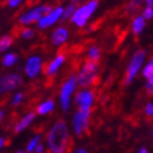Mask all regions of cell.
<instances>
[{
    "label": "cell",
    "mask_w": 153,
    "mask_h": 153,
    "mask_svg": "<svg viewBox=\"0 0 153 153\" xmlns=\"http://www.w3.org/2000/svg\"><path fill=\"white\" fill-rule=\"evenodd\" d=\"M48 142L53 153H68L71 149V141L67 127L64 121H59L52 127L48 136Z\"/></svg>",
    "instance_id": "cell-1"
},
{
    "label": "cell",
    "mask_w": 153,
    "mask_h": 153,
    "mask_svg": "<svg viewBox=\"0 0 153 153\" xmlns=\"http://www.w3.org/2000/svg\"><path fill=\"white\" fill-rule=\"evenodd\" d=\"M97 66H98V61H92V60H87L79 76V85L80 86H90L92 83H96L98 81L97 77Z\"/></svg>",
    "instance_id": "cell-2"
},
{
    "label": "cell",
    "mask_w": 153,
    "mask_h": 153,
    "mask_svg": "<svg viewBox=\"0 0 153 153\" xmlns=\"http://www.w3.org/2000/svg\"><path fill=\"white\" fill-rule=\"evenodd\" d=\"M97 4H98L97 1H90L87 5L79 7V9L75 11V14L71 16V20L75 22V24H77L79 26H83L86 24L87 19L91 16V14H92L97 7Z\"/></svg>",
    "instance_id": "cell-3"
},
{
    "label": "cell",
    "mask_w": 153,
    "mask_h": 153,
    "mask_svg": "<svg viewBox=\"0 0 153 153\" xmlns=\"http://www.w3.org/2000/svg\"><path fill=\"white\" fill-rule=\"evenodd\" d=\"M143 59H144V51L143 50H138L137 51L132 60H131V62H129V66L127 68V74H126V80H125V83L126 85H128L129 82L132 81V79L136 76V74L140 70V67L143 62Z\"/></svg>",
    "instance_id": "cell-4"
},
{
    "label": "cell",
    "mask_w": 153,
    "mask_h": 153,
    "mask_svg": "<svg viewBox=\"0 0 153 153\" xmlns=\"http://www.w3.org/2000/svg\"><path fill=\"white\" fill-rule=\"evenodd\" d=\"M90 111H82V110H80L77 113L75 114L74 127H75V132H76V134H77V136H82L83 133L87 131Z\"/></svg>",
    "instance_id": "cell-5"
},
{
    "label": "cell",
    "mask_w": 153,
    "mask_h": 153,
    "mask_svg": "<svg viewBox=\"0 0 153 153\" xmlns=\"http://www.w3.org/2000/svg\"><path fill=\"white\" fill-rule=\"evenodd\" d=\"M75 85H76V79L75 76H71L61 87V106H62V110L65 111H67L68 107H70V95L75 90Z\"/></svg>",
    "instance_id": "cell-6"
},
{
    "label": "cell",
    "mask_w": 153,
    "mask_h": 153,
    "mask_svg": "<svg viewBox=\"0 0 153 153\" xmlns=\"http://www.w3.org/2000/svg\"><path fill=\"white\" fill-rule=\"evenodd\" d=\"M21 83V77L16 74L6 75L0 79V94H5L7 91L14 90Z\"/></svg>",
    "instance_id": "cell-7"
},
{
    "label": "cell",
    "mask_w": 153,
    "mask_h": 153,
    "mask_svg": "<svg viewBox=\"0 0 153 153\" xmlns=\"http://www.w3.org/2000/svg\"><path fill=\"white\" fill-rule=\"evenodd\" d=\"M92 100H94V96H92V92H90V91H81L76 96V102L80 106V110L82 111H90L91 105H92Z\"/></svg>",
    "instance_id": "cell-8"
},
{
    "label": "cell",
    "mask_w": 153,
    "mask_h": 153,
    "mask_svg": "<svg viewBox=\"0 0 153 153\" xmlns=\"http://www.w3.org/2000/svg\"><path fill=\"white\" fill-rule=\"evenodd\" d=\"M46 14L45 11V6H41V7H36V9H33L30 10L29 13L24 14L20 18V22L21 24H30V22H34V21H37V20H41V15L42 14Z\"/></svg>",
    "instance_id": "cell-9"
},
{
    "label": "cell",
    "mask_w": 153,
    "mask_h": 153,
    "mask_svg": "<svg viewBox=\"0 0 153 153\" xmlns=\"http://www.w3.org/2000/svg\"><path fill=\"white\" fill-rule=\"evenodd\" d=\"M62 13H64L62 7H61V6L56 7V9L53 10L52 13H50L49 15H46V16L42 18V19L39 21V26H40L41 29L49 27V26H50V25H52L55 21H57V20H59V18L61 16V14H62Z\"/></svg>",
    "instance_id": "cell-10"
},
{
    "label": "cell",
    "mask_w": 153,
    "mask_h": 153,
    "mask_svg": "<svg viewBox=\"0 0 153 153\" xmlns=\"http://www.w3.org/2000/svg\"><path fill=\"white\" fill-rule=\"evenodd\" d=\"M40 68H41V60H40V57L33 56V57L29 59L27 64L25 66V72L30 76V77H34V76H36L37 74L40 72Z\"/></svg>",
    "instance_id": "cell-11"
},
{
    "label": "cell",
    "mask_w": 153,
    "mask_h": 153,
    "mask_svg": "<svg viewBox=\"0 0 153 153\" xmlns=\"http://www.w3.org/2000/svg\"><path fill=\"white\" fill-rule=\"evenodd\" d=\"M64 51L62 50H60L59 51V55L56 56V59L52 61V62L49 65V67H48V70H46V74L49 75V76H52V75H55V72L57 71V68L61 66V64L65 61V55H64Z\"/></svg>",
    "instance_id": "cell-12"
},
{
    "label": "cell",
    "mask_w": 153,
    "mask_h": 153,
    "mask_svg": "<svg viewBox=\"0 0 153 153\" xmlns=\"http://www.w3.org/2000/svg\"><path fill=\"white\" fill-rule=\"evenodd\" d=\"M66 39H67V30L65 27H59L53 31L51 41L55 45H61V44H64L66 41Z\"/></svg>",
    "instance_id": "cell-13"
},
{
    "label": "cell",
    "mask_w": 153,
    "mask_h": 153,
    "mask_svg": "<svg viewBox=\"0 0 153 153\" xmlns=\"http://www.w3.org/2000/svg\"><path fill=\"white\" fill-rule=\"evenodd\" d=\"M34 118H35V113H34V112H30L29 114H26V116L22 118L16 126H15V133H18V132L21 131V129L26 128V127L29 126V123H30V122H31Z\"/></svg>",
    "instance_id": "cell-14"
},
{
    "label": "cell",
    "mask_w": 153,
    "mask_h": 153,
    "mask_svg": "<svg viewBox=\"0 0 153 153\" xmlns=\"http://www.w3.org/2000/svg\"><path fill=\"white\" fill-rule=\"evenodd\" d=\"M52 108H53V101L49 100V101L41 103L39 107H37V113H40V114H45V113L50 112Z\"/></svg>",
    "instance_id": "cell-15"
},
{
    "label": "cell",
    "mask_w": 153,
    "mask_h": 153,
    "mask_svg": "<svg viewBox=\"0 0 153 153\" xmlns=\"http://www.w3.org/2000/svg\"><path fill=\"white\" fill-rule=\"evenodd\" d=\"M133 31L134 34H140L142 31V29L144 27V18L143 16H137L133 20Z\"/></svg>",
    "instance_id": "cell-16"
},
{
    "label": "cell",
    "mask_w": 153,
    "mask_h": 153,
    "mask_svg": "<svg viewBox=\"0 0 153 153\" xmlns=\"http://www.w3.org/2000/svg\"><path fill=\"white\" fill-rule=\"evenodd\" d=\"M11 44H13V36L6 35V36L0 37V52L6 50L7 48H10Z\"/></svg>",
    "instance_id": "cell-17"
},
{
    "label": "cell",
    "mask_w": 153,
    "mask_h": 153,
    "mask_svg": "<svg viewBox=\"0 0 153 153\" xmlns=\"http://www.w3.org/2000/svg\"><path fill=\"white\" fill-rule=\"evenodd\" d=\"M16 60H18V56L15 55V53H7V55L4 56L3 62H4L5 66H11V65H14L15 62H16Z\"/></svg>",
    "instance_id": "cell-18"
},
{
    "label": "cell",
    "mask_w": 153,
    "mask_h": 153,
    "mask_svg": "<svg viewBox=\"0 0 153 153\" xmlns=\"http://www.w3.org/2000/svg\"><path fill=\"white\" fill-rule=\"evenodd\" d=\"M143 76H144V77H147L148 80L153 79V60H151V62H149L146 67H144Z\"/></svg>",
    "instance_id": "cell-19"
},
{
    "label": "cell",
    "mask_w": 153,
    "mask_h": 153,
    "mask_svg": "<svg viewBox=\"0 0 153 153\" xmlns=\"http://www.w3.org/2000/svg\"><path fill=\"white\" fill-rule=\"evenodd\" d=\"M100 49L98 48H92L90 50V60L92 61H98V59H100Z\"/></svg>",
    "instance_id": "cell-20"
},
{
    "label": "cell",
    "mask_w": 153,
    "mask_h": 153,
    "mask_svg": "<svg viewBox=\"0 0 153 153\" xmlns=\"http://www.w3.org/2000/svg\"><path fill=\"white\" fill-rule=\"evenodd\" d=\"M39 140H40V137L39 136H36V137H34V138L30 141V143H29V146H27V152H33L35 148H36V146H37V142H39Z\"/></svg>",
    "instance_id": "cell-21"
},
{
    "label": "cell",
    "mask_w": 153,
    "mask_h": 153,
    "mask_svg": "<svg viewBox=\"0 0 153 153\" xmlns=\"http://www.w3.org/2000/svg\"><path fill=\"white\" fill-rule=\"evenodd\" d=\"M75 11V4H70L67 7H66V10L64 11V19H67V18H70L71 16V14Z\"/></svg>",
    "instance_id": "cell-22"
},
{
    "label": "cell",
    "mask_w": 153,
    "mask_h": 153,
    "mask_svg": "<svg viewBox=\"0 0 153 153\" xmlns=\"http://www.w3.org/2000/svg\"><path fill=\"white\" fill-rule=\"evenodd\" d=\"M20 34L22 35V37H25V39H30V37H33V36H34L35 33L31 29H22Z\"/></svg>",
    "instance_id": "cell-23"
},
{
    "label": "cell",
    "mask_w": 153,
    "mask_h": 153,
    "mask_svg": "<svg viewBox=\"0 0 153 153\" xmlns=\"http://www.w3.org/2000/svg\"><path fill=\"white\" fill-rule=\"evenodd\" d=\"M153 16V9L152 7H146V9L143 10V18L144 19H151Z\"/></svg>",
    "instance_id": "cell-24"
},
{
    "label": "cell",
    "mask_w": 153,
    "mask_h": 153,
    "mask_svg": "<svg viewBox=\"0 0 153 153\" xmlns=\"http://www.w3.org/2000/svg\"><path fill=\"white\" fill-rule=\"evenodd\" d=\"M146 90H147V92H148L149 95H153V79L148 80L147 85H146Z\"/></svg>",
    "instance_id": "cell-25"
},
{
    "label": "cell",
    "mask_w": 153,
    "mask_h": 153,
    "mask_svg": "<svg viewBox=\"0 0 153 153\" xmlns=\"http://www.w3.org/2000/svg\"><path fill=\"white\" fill-rule=\"evenodd\" d=\"M146 113L148 117H152L153 118V103H148L147 107H146Z\"/></svg>",
    "instance_id": "cell-26"
},
{
    "label": "cell",
    "mask_w": 153,
    "mask_h": 153,
    "mask_svg": "<svg viewBox=\"0 0 153 153\" xmlns=\"http://www.w3.org/2000/svg\"><path fill=\"white\" fill-rule=\"evenodd\" d=\"M21 100H22V94H16V96H15L13 100V105H18Z\"/></svg>",
    "instance_id": "cell-27"
},
{
    "label": "cell",
    "mask_w": 153,
    "mask_h": 153,
    "mask_svg": "<svg viewBox=\"0 0 153 153\" xmlns=\"http://www.w3.org/2000/svg\"><path fill=\"white\" fill-rule=\"evenodd\" d=\"M42 149H44L42 144H37L36 148H35V153H41V152H42Z\"/></svg>",
    "instance_id": "cell-28"
},
{
    "label": "cell",
    "mask_w": 153,
    "mask_h": 153,
    "mask_svg": "<svg viewBox=\"0 0 153 153\" xmlns=\"http://www.w3.org/2000/svg\"><path fill=\"white\" fill-rule=\"evenodd\" d=\"M19 4H20L19 0H15V1H13V0H11V1H9V5H10V6H16V5H19Z\"/></svg>",
    "instance_id": "cell-29"
},
{
    "label": "cell",
    "mask_w": 153,
    "mask_h": 153,
    "mask_svg": "<svg viewBox=\"0 0 153 153\" xmlns=\"http://www.w3.org/2000/svg\"><path fill=\"white\" fill-rule=\"evenodd\" d=\"M147 5H148L149 7H152V6H153V0H148V1H147Z\"/></svg>",
    "instance_id": "cell-30"
},
{
    "label": "cell",
    "mask_w": 153,
    "mask_h": 153,
    "mask_svg": "<svg viewBox=\"0 0 153 153\" xmlns=\"http://www.w3.org/2000/svg\"><path fill=\"white\" fill-rule=\"evenodd\" d=\"M5 143V140L4 138H0V148H1L3 147V144Z\"/></svg>",
    "instance_id": "cell-31"
},
{
    "label": "cell",
    "mask_w": 153,
    "mask_h": 153,
    "mask_svg": "<svg viewBox=\"0 0 153 153\" xmlns=\"http://www.w3.org/2000/svg\"><path fill=\"white\" fill-rule=\"evenodd\" d=\"M140 153H148V152H147V149H144V148H142Z\"/></svg>",
    "instance_id": "cell-32"
},
{
    "label": "cell",
    "mask_w": 153,
    "mask_h": 153,
    "mask_svg": "<svg viewBox=\"0 0 153 153\" xmlns=\"http://www.w3.org/2000/svg\"><path fill=\"white\" fill-rule=\"evenodd\" d=\"M76 153H86L85 151H83V149H80V151H77V152H76Z\"/></svg>",
    "instance_id": "cell-33"
},
{
    "label": "cell",
    "mask_w": 153,
    "mask_h": 153,
    "mask_svg": "<svg viewBox=\"0 0 153 153\" xmlns=\"http://www.w3.org/2000/svg\"><path fill=\"white\" fill-rule=\"evenodd\" d=\"M3 114H4L3 111H0V121H1V118H3Z\"/></svg>",
    "instance_id": "cell-34"
},
{
    "label": "cell",
    "mask_w": 153,
    "mask_h": 153,
    "mask_svg": "<svg viewBox=\"0 0 153 153\" xmlns=\"http://www.w3.org/2000/svg\"><path fill=\"white\" fill-rule=\"evenodd\" d=\"M16 153H24V152H21V151H19V152H16Z\"/></svg>",
    "instance_id": "cell-35"
}]
</instances>
